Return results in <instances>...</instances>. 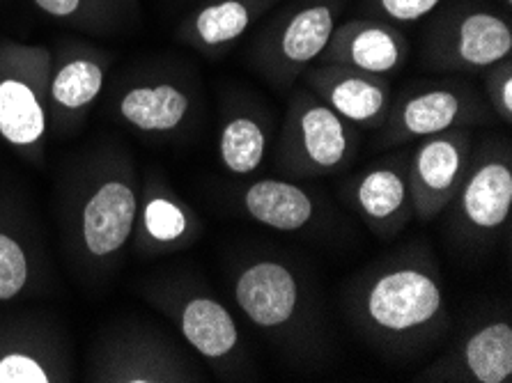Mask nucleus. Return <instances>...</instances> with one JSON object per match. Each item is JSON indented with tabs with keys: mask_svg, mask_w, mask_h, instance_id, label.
<instances>
[{
	"mask_svg": "<svg viewBox=\"0 0 512 383\" xmlns=\"http://www.w3.org/2000/svg\"><path fill=\"white\" fill-rule=\"evenodd\" d=\"M349 315L368 340L389 354L423 351L448 326L446 292L437 267L421 253L379 262L354 283Z\"/></svg>",
	"mask_w": 512,
	"mask_h": 383,
	"instance_id": "f257e3e1",
	"label": "nucleus"
},
{
	"mask_svg": "<svg viewBox=\"0 0 512 383\" xmlns=\"http://www.w3.org/2000/svg\"><path fill=\"white\" fill-rule=\"evenodd\" d=\"M141 177L127 154L90 161L65 205L69 255L85 276L111 273L134 239Z\"/></svg>",
	"mask_w": 512,
	"mask_h": 383,
	"instance_id": "f03ea898",
	"label": "nucleus"
},
{
	"mask_svg": "<svg viewBox=\"0 0 512 383\" xmlns=\"http://www.w3.org/2000/svg\"><path fill=\"white\" fill-rule=\"evenodd\" d=\"M44 44L0 39V140L23 161L42 166L49 140V72Z\"/></svg>",
	"mask_w": 512,
	"mask_h": 383,
	"instance_id": "7ed1b4c3",
	"label": "nucleus"
},
{
	"mask_svg": "<svg viewBox=\"0 0 512 383\" xmlns=\"http://www.w3.org/2000/svg\"><path fill=\"white\" fill-rule=\"evenodd\" d=\"M356 147V127L308 88L294 92L276 147L278 166L285 175L299 179L338 175L352 163Z\"/></svg>",
	"mask_w": 512,
	"mask_h": 383,
	"instance_id": "20e7f679",
	"label": "nucleus"
},
{
	"mask_svg": "<svg viewBox=\"0 0 512 383\" xmlns=\"http://www.w3.org/2000/svg\"><path fill=\"white\" fill-rule=\"evenodd\" d=\"M191 358L159 331L122 326L108 331L90 351L85 379L95 383L200 381Z\"/></svg>",
	"mask_w": 512,
	"mask_h": 383,
	"instance_id": "39448f33",
	"label": "nucleus"
},
{
	"mask_svg": "<svg viewBox=\"0 0 512 383\" xmlns=\"http://www.w3.org/2000/svg\"><path fill=\"white\" fill-rule=\"evenodd\" d=\"M147 299L173 322L177 333L219 374L235 372L244 363V338L232 312L205 287L164 283L147 289Z\"/></svg>",
	"mask_w": 512,
	"mask_h": 383,
	"instance_id": "423d86ee",
	"label": "nucleus"
},
{
	"mask_svg": "<svg viewBox=\"0 0 512 383\" xmlns=\"http://www.w3.org/2000/svg\"><path fill=\"white\" fill-rule=\"evenodd\" d=\"M494 113L471 85L462 81L418 83L393 101L379 127V147L405 145L444 131L487 122Z\"/></svg>",
	"mask_w": 512,
	"mask_h": 383,
	"instance_id": "0eeeda50",
	"label": "nucleus"
},
{
	"mask_svg": "<svg viewBox=\"0 0 512 383\" xmlns=\"http://www.w3.org/2000/svg\"><path fill=\"white\" fill-rule=\"evenodd\" d=\"M512 56V28L506 17L485 7L455 10L441 17L425 42V60L444 72H480Z\"/></svg>",
	"mask_w": 512,
	"mask_h": 383,
	"instance_id": "6e6552de",
	"label": "nucleus"
},
{
	"mask_svg": "<svg viewBox=\"0 0 512 383\" xmlns=\"http://www.w3.org/2000/svg\"><path fill=\"white\" fill-rule=\"evenodd\" d=\"M232 296L248 322L269 335L294 333L308 312L304 283L290 264L276 257H255L239 267Z\"/></svg>",
	"mask_w": 512,
	"mask_h": 383,
	"instance_id": "1a4fd4ad",
	"label": "nucleus"
},
{
	"mask_svg": "<svg viewBox=\"0 0 512 383\" xmlns=\"http://www.w3.org/2000/svg\"><path fill=\"white\" fill-rule=\"evenodd\" d=\"M451 205L453 223L464 237L483 241L506 228L512 211V163L508 147L485 145L471 161Z\"/></svg>",
	"mask_w": 512,
	"mask_h": 383,
	"instance_id": "9d476101",
	"label": "nucleus"
},
{
	"mask_svg": "<svg viewBox=\"0 0 512 383\" xmlns=\"http://www.w3.org/2000/svg\"><path fill=\"white\" fill-rule=\"evenodd\" d=\"M338 7L331 0H308L285 14L260 44V67L271 81L290 85L315 65L336 30Z\"/></svg>",
	"mask_w": 512,
	"mask_h": 383,
	"instance_id": "9b49d317",
	"label": "nucleus"
},
{
	"mask_svg": "<svg viewBox=\"0 0 512 383\" xmlns=\"http://www.w3.org/2000/svg\"><path fill=\"white\" fill-rule=\"evenodd\" d=\"M473 152L469 129H451L423 138L407 161L414 218L430 223L451 207Z\"/></svg>",
	"mask_w": 512,
	"mask_h": 383,
	"instance_id": "f8f14e48",
	"label": "nucleus"
},
{
	"mask_svg": "<svg viewBox=\"0 0 512 383\" xmlns=\"http://www.w3.org/2000/svg\"><path fill=\"white\" fill-rule=\"evenodd\" d=\"M111 69V56L81 42H69L51 58L49 129L74 131L102 97Z\"/></svg>",
	"mask_w": 512,
	"mask_h": 383,
	"instance_id": "ddd939ff",
	"label": "nucleus"
},
{
	"mask_svg": "<svg viewBox=\"0 0 512 383\" xmlns=\"http://www.w3.org/2000/svg\"><path fill=\"white\" fill-rule=\"evenodd\" d=\"M67 342L56 326L17 317L0 322V383L72 381Z\"/></svg>",
	"mask_w": 512,
	"mask_h": 383,
	"instance_id": "4468645a",
	"label": "nucleus"
},
{
	"mask_svg": "<svg viewBox=\"0 0 512 383\" xmlns=\"http://www.w3.org/2000/svg\"><path fill=\"white\" fill-rule=\"evenodd\" d=\"M111 108L120 124L143 138L168 140L184 134L189 127L196 99L184 83L175 78L147 76L134 78L118 88Z\"/></svg>",
	"mask_w": 512,
	"mask_h": 383,
	"instance_id": "2eb2a0df",
	"label": "nucleus"
},
{
	"mask_svg": "<svg viewBox=\"0 0 512 383\" xmlns=\"http://www.w3.org/2000/svg\"><path fill=\"white\" fill-rule=\"evenodd\" d=\"M200 232V221L180 198L164 175L147 173L141 177V198L131 244L141 255H168L193 244Z\"/></svg>",
	"mask_w": 512,
	"mask_h": 383,
	"instance_id": "dca6fc26",
	"label": "nucleus"
},
{
	"mask_svg": "<svg viewBox=\"0 0 512 383\" xmlns=\"http://www.w3.org/2000/svg\"><path fill=\"white\" fill-rule=\"evenodd\" d=\"M306 85L331 111L361 129H379L393 106V88L386 76L320 62L306 72Z\"/></svg>",
	"mask_w": 512,
	"mask_h": 383,
	"instance_id": "f3484780",
	"label": "nucleus"
},
{
	"mask_svg": "<svg viewBox=\"0 0 512 383\" xmlns=\"http://www.w3.org/2000/svg\"><path fill=\"white\" fill-rule=\"evenodd\" d=\"M409 58V42L398 28L382 19H354L336 26L320 62L375 76L398 74Z\"/></svg>",
	"mask_w": 512,
	"mask_h": 383,
	"instance_id": "a211bd4d",
	"label": "nucleus"
},
{
	"mask_svg": "<svg viewBox=\"0 0 512 383\" xmlns=\"http://www.w3.org/2000/svg\"><path fill=\"white\" fill-rule=\"evenodd\" d=\"M425 381L510 383L512 381V324L492 319L473 328L457 342L444 361L423 374Z\"/></svg>",
	"mask_w": 512,
	"mask_h": 383,
	"instance_id": "6ab92c4d",
	"label": "nucleus"
},
{
	"mask_svg": "<svg viewBox=\"0 0 512 383\" xmlns=\"http://www.w3.org/2000/svg\"><path fill=\"white\" fill-rule=\"evenodd\" d=\"M352 202L363 223L382 239H393L407 228L414 218L411 205L407 161L389 159L354 179Z\"/></svg>",
	"mask_w": 512,
	"mask_h": 383,
	"instance_id": "aec40b11",
	"label": "nucleus"
},
{
	"mask_svg": "<svg viewBox=\"0 0 512 383\" xmlns=\"http://www.w3.org/2000/svg\"><path fill=\"white\" fill-rule=\"evenodd\" d=\"M274 0H209L184 19L180 39L198 51L226 49L242 39Z\"/></svg>",
	"mask_w": 512,
	"mask_h": 383,
	"instance_id": "412c9836",
	"label": "nucleus"
},
{
	"mask_svg": "<svg viewBox=\"0 0 512 383\" xmlns=\"http://www.w3.org/2000/svg\"><path fill=\"white\" fill-rule=\"evenodd\" d=\"M242 207L251 221L278 232H299L313 223V193L290 179H255L242 193Z\"/></svg>",
	"mask_w": 512,
	"mask_h": 383,
	"instance_id": "4be33fe9",
	"label": "nucleus"
},
{
	"mask_svg": "<svg viewBox=\"0 0 512 383\" xmlns=\"http://www.w3.org/2000/svg\"><path fill=\"white\" fill-rule=\"evenodd\" d=\"M219 161L230 175H253L267 159L269 129L251 113L230 115L219 131Z\"/></svg>",
	"mask_w": 512,
	"mask_h": 383,
	"instance_id": "5701e85b",
	"label": "nucleus"
},
{
	"mask_svg": "<svg viewBox=\"0 0 512 383\" xmlns=\"http://www.w3.org/2000/svg\"><path fill=\"white\" fill-rule=\"evenodd\" d=\"M40 257L26 234L0 223V306L33 292L40 283Z\"/></svg>",
	"mask_w": 512,
	"mask_h": 383,
	"instance_id": "b1692460",
	"label": "nucleus"
},
{
	"mask_svg": "<svg viewBox=\"0 0 512 383\" xmlns=\"http://www.w3.org/2000/svg\"><path fill=\"white\" fill-rule=\"evenodd\" d=\"M30 3L44 17L90 33H111L122 14H129L122 0H30Z\"/></svg>",
	"mask_w": 512,
	"mask_h": 383,
	"instance_id": "393cba45",
	"label": "nucleus"
},
{
	"mask_svg": "<svg viewBox=\"0 0 512 383\" xmlns=\"http://www.w3.org/2000/svg\"><path fill=\"white\" fill-rule=\"evenodd\" d=\"M444 0H370L375 19L389 21L393 26L416 23L437 10Z\"/></svg>",
	"mask_w": 512,
	"mask_h": 383,
	"instance_id": "a878e982",
	"label": "nucleus"
},
{
	"mask_svg": "<svg viewBox=\"0 0 512 383\" xmlns=\"http://www.w3.org/2000/svg\"><path fill=\"white\" fill-rule=\"evenodd\" d=\"M487 99H490L492 113L501 122H512V62L510 58L490 67L485 78Z\"/></svg>",
	"mask_w": 512,
	"mask_h": 383,
	"instance_id": "bb28decb",
	"label": "nucleus"
},
{
	"mask_svg": "<svg viewBox=\"0 0 512 383\" xmlns=\"http://www.w3.org/2000/svg\"><path fill=\"white\" fill-rule=\"evenodd\" d=\"M122 5L127 7V12H138V0H122Z\"/></svg>",
	"mask_w": 512,
	"mask_h": 383,
	"instance_id": "cd10ccee",
	"label": "nucleus"
},
{
	"mask_svg": "<svg viewBox=\"0 0 512 383\" xmlns=\"http://www.w3.org/2000/svg\"><path fill=\"white\" fill-rule=\"evenodd\" d=\"M503 3H506V7L510 10V7H512V0H503Z\"/></svg>",
	"mask_w": 512,
	"mask_h": 383,
	"instance_id": "c85d7f7f",
	"label": "nucleus"
}]
</instances>
